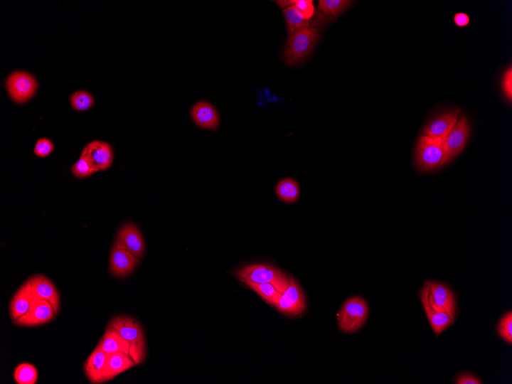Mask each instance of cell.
I'll list each match as a JSON object with an SVG mask.
<instances>
[{
    "label": "cell",
    "instance_id": "obj_6",
    "mask_svg": "<svg viewBox=\"0 0 512 384\" xmlns=\"http://www.w3.org/2000/svg\"><path fill=\"white\" fill-rule=\"evenodd\" d=\"M36 78L28 73L16 71L6 81V90L11 100L19 104L28 102L37 90Z\"/></svg>",
    "mask_w": 512,
    "mask_h": 384
},
{
    "label": "cell",
    "instance_id": "obj_25",
    "mask_svg": "<svg viewBox=\"0 0 512 384\" xmlns=\"http://www.w3.org/2000/svg\"><path fill=\"white\" fill-rule=\"evenodd\" d=\"M353 3L348 0H320L319 9L330 19H337Z\"/></svg>",
    "mask_w": 512,
    "mask_h": 384
},
{
    "label": "cell",
    "instance_id": "obj_14",
    "mask_svg": "<svg viewBox=\"0 0 512 384\" xmlns=\"http://www.w3.org/2000/svg\"><path fill=\"white\" fill-rule=\"evenodd\" d=\"M428 291L429 287L426 282L425 287L420 292V300L432 330L434 331L437 336H439V334L454 324L455 319L452 318L447 313L437 311L431 306L428 299Z\"/></svg>",
    "mask_w": 512,
    "mask_h": 384
},
{
    "label": "cell",
    "instance_id": "obj_22",
    "mask_svg": "<svg viewBox=\"0 0 512 384\" xmlns=\"http://www.w3.org/2000/svg\"><path fill=\"white\" fill-rule=\"evenodd\" d=\"M242 282L247 285L255 293H257L272 307L277 309L282 294L275 289L272 284L269 283H254L250 281H243Z\"/></svg>",
    "mask_w": 512,
    "mask_h": 384
},
{
    "label": "cell",
    "instance_id": "obj_11",
    "mask_svg": "<svg viewBox=\"0 0 512 384\" xmlns=\"http://www.w3.org/2000/svg\"><path fill=\"white\" fill-rule=\"evenodd\" d=\"M53 304L45 300H33L28 311L14 323L18 326H37L55 319Z\"/></svg>",
    "mask_w": 512,
    "mask_h": 384
},
{
    "label": "cell",
    "instance_id": "obj_34",
    "mask_svg": "<svg viewBox=\"0 0 512 384\" xmlns=\"http://www.w3.org/2000/svg\"><path fill=\"white\" fill-rule=\"evenodd\" d=\"M454 23L458 27H466L470 23V18L466 14L459 13L454 16Z\"/></svg>",
    "mask_w": 512,
    "mask_h": 384
},
{
    "label": "cell",
    "instance_id": "obj_7",
    "mask_svg": "<svg viewBox=\"0 0 512 384\" xmlns=\"http://www.w3.org/2000/svg\"><path fill=\"white\" fill-rule=\"evenodd\" d=\"M307 304L301 285L291 277L289 287L282 294L277 309L289 317H298L306 310Z\"/></svg>",
    "mask_w": 512,
    "mask_h": 384
},
{
    "label": "cell",
    "instance_id": "obj_15",
    "mask_svg": "<svg viewBox=\"0 0 512 384\" xmlns=\"http://www.w3.org/2000/svg\"><path fill=\"white\" fill-rule=\"evenodd\" d=\"M140 262L130 252L114 247L111 252L110 270L117 277L124 278L129 275Z\"/></svg>",
    "mask_w": 512,
    "mask_h": 384
},
{
    "label": "cell",
    "instance_id": "obj_24",
    "mask_svg": "<svg viewBox=\"0 0 512 384\" xmlns=\"http://www.w3.org/2000/svg\"><path fill=\"white\" fill-rule=\"evenodd\" d=\"M277 193L279 198L285 203H294L297 201L300 195V186L299 183L292 178H287L281 181L277 186Z\"/></svg>",
    "mask_w": 512,
    "mask_h": 384
},
{
    "label": "cell",
    "instance_id": "obj_31",
    "mask_svg": "<svg viewBox=\"0 0 512 384\" xmlns=\"http://www.w3.org/2000/svg\"><path fill=\"white\" fill-rule=\"evenodd\" d=\"M54 149L52 141L48 139H41L36 144L34 154L38 157H46L50 155Z\"/></svg>",
    "mask_w": 512,
    "mask_h": 384
},
{
    "label": "cell",
    "instance_id": "obj_20",
    "mask_svg": "<svg viewBox=\"0 0 512 384\" xmlns=\"http://www.w3.org/2000/svg\"><path fill=\"white\" fill-rule=\"evenodd\" d=\"M137 366L132 358L124 353H107L106 380H113L119 374Z\"/></svg>",
    "mask_w": 512,
    "mask_h": 384
},
{
    "label": "cell",
    "instance_id": "obj_29",
    "mask_svg": "<svg viewBox=\"0 0 512 384\" xmlns=\"http://www.w3.org/2000/svg\"><path fill=\"white\" fill-rule=\"evenodd\" d=\"M93 96L86 91H78L73 93L70 97V102L72 106L77 111H86L90 110L94 104Z\"/></svg>",
    "mask_w": 512,
    "mask_h": 384
},
{
    "label": "cell",
    "instance_id": "obj_13",
    "mask_svg": "<svg viewBox=\"0 0 512 384\" xmlns=\"http://www.w3.org/2000/svg\"><path fill=\"white\" fill-rule=\"evenodd\" d=\"M84 150L88 159L98 171H105L112 166L114 154L110 144L95 141L85 146Z\"/></svg>",
    "mask_w": 512,
    "mask_h": 384
},
{
    "label": "cell",
    "instance_id": "obj_17",
    "mask_svg": "<svg viewBox=\"0 0 512 384\" xmlns=\"http://www.w3.org/2000/svg\"><path fill=\"white\" fill-rule=\"evenodd\" d=\"M191 116L195 124L208 130H215L220 123V117L215 108L206 102H199L193 105Z\"/></svg>",
    "mask_w": 512,
    "mask_h": 384
},
{
    "label": "cell",
    "instance_id": "obj_18",
    "mask_svg": "<svg viewBox=\"0 0 512 384\" xmlns=\"http://www.w3.org/2000/svg\"><path fill=\"white\" fill-rule=\"evenodd\" d=\"M107 353L97 346L85 363L86 376L92 383H102L106 380Z\"/></svg>",
    "mask_w": 512,
    "mask_h": 384
},
{
    "label": "cell",
    "instance_id": "obj_28",
    "mask_svg": "<svg viewBox=\"0 0 512 384\" xmlns=\"http://www.w3.org/2000/svg\"><path fill=\"white\" fill-rule=\"evenodd\" d=\"M313 3L311 0H287V1H283V0H282V1H277V4L282 9L294 6L307 21H309L314 14Z\"/></svg>",
    "mask_w": 512,
    "mask_h": 384
},
{
    "label": "cell",
    "instance_id": "obj_4",
    "mask_svg": "<svg viewBox=\"0 0 512 384\" xmlns=\"http://www.w3.org/2000/svg\"><path fill=\"white\" fill-rule=\"evenodd\" d=\"M418 169L423 171L435 170L445 165L446 149L443 139L423 135L420 137L416 149Z\"/></svg>",
    "mask_w": 512,
    "mask_h": 384
},
{
    "label": "cell",
    "instance_id": "obj_5",
    "mask_svg": "<svg viewBox=\"0 0 512 384\" xmlns=\"http://www.w3.org/2000/svg\"><path fill=\"white\" fill-rule=\"evenodd\" d=\"M368 304L358 297H353L343 303L338 314V326L343 333L351 334L359 330L368 320Z\"/></svg>",
    "mask_w": 512,
    "mask_h": 384
},
{
    "label": "cell",
    "instance_id": "obj_26",
    "mask_svg": "<svg viewBox=\"0 0 512 384\" xmlns=\"http://www.w3.org/2000/svg\"><path fill=\"white\" fill-rule=\"evenodd\" d=\"M14 379L18 384H35L38 380V372L31 363H21L16 368Z\"/></svg>",
    "mask_w": 512,
    "mask_h": 384
},
{
    "label": "cell",
    "instance_id": "obj_21",
    "mask_svg": "<svg viewBox=\"0 0 512 384\" xmlns=\"http://www.w3.org/2000/svg\"><path fill=\"white\" fill-rule=\"evenodd\" d=\"M97 346L107 353L119 352L131 356V343L125 340L119 332L110 327L107 328Z\"/></svg>",
    "mask_w": 512,
    "mask_h": 384
},
{
    "label": "cell",
    "instance_id": "obj_30",
    "mask_svg": "<svg viewBox=\"0 0 512 384\" xmlns=\"http://www.w3.org/2000/svg\"><path fill=\"white\" fill-rule=\"evenodd\" d=\"M499 336L506 342L512 343V312L506 313L498 324Z\"/></svg>",
    "mask_w": 512,
    "mask_h": 384
},
{
    "label": "cell",
    "instance_id": "obj_27",
    "mask_svg": "<svg viewBox=\"0 0 512 384\" xmlns=\"http://www.w3.org/2000/svg\"><path fill=\"white\" fill-rule=\"evenodd\" d=\"M72 172L75 176L78 178H85L92 176L98 171L92 165L90 160L86 154L85 151L83 149L80 159L72 166Z\"/></svg>",
    "mask_w": 512,
    "mask_h": 384
},
{
    "label": "cell",
    "instance_id": "obj_19",
    "mask_svg": "<svg viewBox=\"0 0 512 384\" xmlns=\"http://www.w3.org/2000/svg\"><path fill=\"white\" fill-rule=\"evenodd\" d=\"M33 300L31 283L28 279L14 294L11 302V316L14 321L22 317L29 309Z\"/></svg>",
    "mask_w": 512,
    "mask_h": 384
},
{
    "label": "cell",
    "instance_id": "obj_2",
    "mask_svg": "<svg viewBox=\"0 0 512 384\" xmlns=\"http://www.w3.org/2000/svg\"><path fill=\"white\" fill-rule=\"evenodd\" d=\"M319 38V31L313 27H308L292 35L284 49L285 63L295 65L302 62L313 51Z\"/></svg>",
    "mask_w": 512,
    "mask_h": 384
},
{
    "label": "cell",
    "instance_id": "obj_33",
    "mask_svg": "<svg viewBox=\"0 0 512 384\" xmlns=\"http://www.w3.org/2000/svg\"><path fill=\"white\" fill-rule=\"evenodd\" d=\"M457 384H481V381L476 376L471 375V374H462L460 375L457 381Z\"/></svg>",
    "mask_w": 512,
    "mask_h": 384
},
{
    "label": "cell",
    "instance_id": "obj_10",
    "mask_svg": "<svg viewBox=\"0 0 512 384\" xmlns=\"http://www.w3.org/2000/svg\"><path fill=\"white\" fill-rule=\"evenodd\" d=\"M429 287L428 299L431 306L436 311L447 313L455 319L456 300L454 294L447 285L427 282Z\"/></svg>",
    "mask_w": 512,
    "mask_h": 384
},
{
    "label": "cell",
    "instance_id": "obj_12",
    "mask_svg": "<svg viewBox=\"0 0 512 384\" xmlns=\"http://www.w3.org/2000/svg\"><path fill=\"white\" fill-rule=\"evenodd\" d=\"M28 279L31 283L33 300H45L50 302L55 314L57 315L60 298L54 284L43 274H35Z\"/></svg>",
    "mask_w": 512,
    "mask_h": 384
},
{
    "label": "cell",
    "instance_id": "obj_32",
    "mask_svg": "<svg viewBox=\"0 0 512 384\" xmlns=\"http://www.w3.org/2000/svg\"><path fill=\"white\" fill-rule=\"evenodd\" d=\"M502 92H503L507 100L511 102L512 101V68L509 67L501 80Z\"/></svg>",
    "mask_w": 512,
    "mask_h": 384
},
{
    "label": "cell",
    "instance_id": "obj_23",
    "mask_svg": "<svg viewBox=\"0 0 512 384\" xmlns=\"http://www.w3.org/2000/svg\"><path fill=\"white\" fill-rule=\"evenodd\" d=\"M283 14L287 21L288 33L291 36L309 27L310 21L305 19L294 6L284 8Z\"/></svg>",
    "mask_w": 512,
    "mask_h": 384
},
{
    "label": "cell",
    "instance_id": "obj_8",
    "mask_svg": "<svg viewBox=\"0 0 512 384\" xmlns=\"http://www.w3.org/2000/svg\"><path fill=\"white\" fill-rule=\"evenodd\" d=\"M470 134L467 118L462 116L443 139L446 149L445 165L458 156L466 145Z\"/></svg>",
    "mask_w": 512,
    "mask_h": 384
},
{
    "label": "cell",
    "instance_id": "obj_3",
    "mask_svg": "<svg viewBox=\"0 0 512 384\" xmlns=\"http://www.w3.org/2000/svg\"><path fill=\"white\" fill-rule=\"evenodd\" d=\"M108 327L120 333L121 336L132 344L131 357L137 366L141 364L146 353L145 338L140 324L132 318L119 316L114 319Z\"/></svg>",
    "mask_w": 512,
    "mask_h": 384
},
{
    "label": "cell",
    "instance_id": "obj_1",
    "mask_svg": "<svg viewBox=\"0 0 512 384\" xmlns=\"http://www.w3.org/2000/svg\"><path fill=\"white\" fill-rule=\"evenodd\" d=\"M234 274L241 282L250 281L259 284H271L282 294L288 289L291 282V277L281 270L262 264L247 265L236 270Z\"/></svg>",
    "mask_w": 512,
    "mask_h": 384
},
{
    "label": "cell",
    "instance_id": "obj_9",
    "mask_svg": "<svg viewBox=\"0 0 512 384\" xmlns=\"http://www.w3.org/2000/svg\"><path fill=\"white\" fill-rule=\"evenodd\" d=\"M114 247L130 252L137 259H142L145 245L139 229L134 224L123 225L117 233Z\"/></svg>",
    "mask_w": 512,
    "mask_h": 384
},
{
    "label": "cell",
    "instance_id": "obj_16",
    "mask_svg": "<svg viewBox=\"0 0 512 384\" xmlns=\"http://www.w3.org/2000/svg\"><path fill=\"white\" fill-rule=\"evenodd\" d=\"M459 114L460 111L457 110L439 115L423 128V133L432 139H444L457 123Z\"/></svg>",
    "mask_w": 512,
    "mask_h": 384
}]
</instances>
